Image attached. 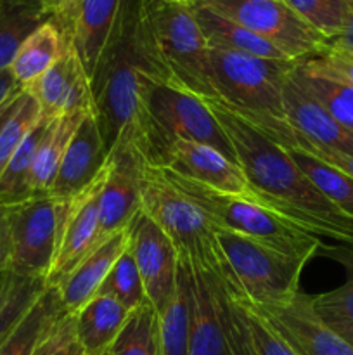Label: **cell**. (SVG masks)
<instances>
[{"instance_id": "cell-1", "label": "cell", "mask_w": 353, "mask_h": 355, "mask_svg": "<svg viewBox=\"0 0 353 355\" xmlns=\"http://www.w3.org/2000/svg\"><path fill=\"white\" fill-rule=\"evenodd\" d=\"M227 134L235 162L253 187V200L320 239L353 250V214L311 184L289 153L242 120L220 99H203Z\"/></svg>"}, {"instance_id": "cell-2", "label": "cell", "mask_w": 353, "mask_h": 355, "mask_svg": "<svg viewBox=\"0 0 353 355\" xmlns=\"http://www.w3.org/2000/svg\"><path fill=\"white\" fill-rule=\"evenodd\" d=\"M96 118L107 155L121 135H134L147 116L149 92L170 83L142 10V0H123L113 35L92 76Z\"/></svg>"}, {"instance_id": "cell-3", "label": "cell", "mask_w": 353, "mask_h": 355, "mask_svg": "<svg viewBox=\"0 0 353 355\" xmlns=\"http://www.w3.org/2000/svg\"><path fill=\"white\" fill-rule=\"evenodd\" d=\"M298 61L266 59L210 49L211 82L218 99L265 137L289 148L293 125L284 107V87Z\"/></svg>"}, {"instance_id": "cell-4", "label": "cell", "mask_w": 353, "mask_h": 355, "mask_svg": "<svg viewBox=\"0 0 353 355\" xmlns=\"http://www.w3.org/2000/svg\"><path fill=\"white\" fill-rule=\"evenodd\" d=\"M158 168L173 187L189 198L206 215L213 227L246 236L253 241L307 262H310L318 253H324L327 248L320 238L296 227L253 198L218 193L203 184L179 175L168 166Z\"/></svg>"}, {"instance_id": "cell-5", "label": "cell", "mask_w": 353, "mask_h": 355, "mask_svg": "<svg viewBox=\"0 0 353 355\" xmlns=\"http://www.w3.org/2000/svg\"><path fill=\"white\" fill-rule=\"evenodd\" d=\"M141 210L168 236L179 259L220 277L239 291L217 231L206 215L173 187L158 166L149 165L145 159L141 175Z\"/></svg>"}, {"instance_id": "cell-6", "label": "cell", "mask_w": 353, "mask_h": 355, "mask_svg": "<svg viewBox=\"0 0 353 355\" xmlns=\"http://www.w3.org/2000/svg\"><path fill=\"white\" fill-rule=\"evenodd\" d=\"M142 10L170 83L201 99H217L211 82L210 47L192 7L166 0H142Z\"/></svg>"}, {"instance_id": "cell-7", "label": "cell", "mask_w": 353, "mask_h": 355, "mask_svg": "<svg viewBox=\"0 0 353 355\" xmlns=\"http://www.w3.org/2000/svg\"><path fill=\"white\" fill-rule=\"evenodd\" d=\"M217 239L239 291L253 307H279L293 302L307 260L289 257L258 241L217 229Z\"/></svg>"}, {"instance_id": "cell-8", "label": "cell", "mask_w": 353, "mask_h": 355, "mask_svg": "<svg viewBox=\"0 0 353 355\" xmlns=\"http://www.w3.org/2000/svg\"><path fill=\"white\" fill-rule=\"evenodd\" d=\"M269 42L291 61L318 55L329 44L284 0H197Z\"/></svg>"}, {"instance_id": "cell-9", "label": "cell", "mask_w": 353, "mask_h": 355, "mask_svg": "<svg viewBox=\"0 0 353 355\" xmlns=\"http://www.w3.org/2000/svg\"><path fill=\"white\" fill-rule=\"evenodd\" d=\"M61 203L35 196L3 210L9 231V270L31 279H48L57 245Z\"/></svg>"}, {"instance_id": "cell-10", "label": "cell", "mask_w": 353, "mask_h": 355, "mask_svg": "<svg viewBox=\"0 0 353 355\" xmlns=\"http://www.w3.org/2000/svg\"><path fill=\"white\" fill-rule=\"evenodd\" d=\"M147 111L168 146L175 139L199 142L235 162L227 134L201 97L172 83H158L149 92Z\"/></svg>"}, {"instance_id": "cell-11", "label": "cell", "mask_w": 353, "mask_h": 355, "mask_svg": "<svg viewBox=\"0 0 353 355\" xmlns=\"http://www.w3.org/2000/svg\"><path fill=\"white\" fill-rule=\"evenodd\" d=\"M107 177V162L92 184L76 196L61 203L57 225L55 257L48 274L47 286H57L96 246L99 231L100 194Z\"/></svg>"}, {"instance_id": "cell-12", "label": "cell", "mask_w": 353, "mask_h": 355, "mask_svg": "<svg viewBox=\"0 0 353 355\" xmlns=\"http://www.w3.org/2000/svg\"><path fill=\"white\" fill-rule=\"evenodd\" d=\"M142 165L144 158L128 139H120L107 155V177L100 194L99 231L93 250L127 229L141 210Z\"/></svg>"}, {"instance_id": "cell-13", "label": "cell", "mask_w": 353, "mask_h": 355, "mask_svg": "<svg viewBox=\"0 0 353 355\" xmlns=\"http://www.w3.org/2000/svg\"><path fill=\"white\" fill-rule=\"evenodd\" d=\"M128 232V248L137 263L145 297L159 314L175 293L179 253L168 236L142 210L130 222Z\"/></svg>"}, {"instance_id": "cell-14", "label": "cell", "mask_w": 353, "mask_h": 355, "mask_svg": "<svg viewBox=\"0 0 353 355\" xmlns=\"http://www.w3.org/2000/svg\"><path fill=\"white\" fill-rule=\"evenodd\" d=\"M246 305L300 355H353V347L317 314L311 295L300 293L279 307Z\"/></svg>"}, {"instance_id": "cell-15", "label": "cell", "mask_w": 353, "mask_h": 355, "mask_svg": "<svg viewBox=\"0 0 353 355\" xmlns=\"http://www.w3.org/2000/svg\"><path fill=\"white\" fill-rule=\"evenodd\" d=\"M24 90L37 101L42 114L47 118L71 113L96 114L92 83L73 47Z\"/></svg>"}, {"instance_id": "cell-16", "label": "cell", "mask_w": 353, "mask_h": 355, "mask_svg": "<svg viewBox=\"0 0 353 355\" xmlns=\"http://www.w3.org/2000/svg\"><path fill=\"white\" fill-rule=\"evenodd\" d=\"M165 166L218 193L253 196V187L239 163L206 144L175 139L168 146Z\"/></svg>"}, {"instance_id": "cell-17", "label": "cell", "mask_w": 353, "mask_h": 355, "mask_svg": "<svg viewBox=\"0 0 353 355\" xmlns=\"http://www.w3.org/2000/svg\"><path fill=\"white\" fill-rule=\"evenodd\" d=\"M106 162L107 151L104 148L99 123L96 114L90 113L83 118L78 130L73 135L48 196L57 201L76 196L102 172Z\"/></svg>"}, {"instance_id": "cell-18", "label": "cell", "mask_w": 353, "mask_h": 355, "mask_svg": "<svg viewBox=\"0 0 353 355\" xmlns=\"http://www.w3.org/2000/svg\"><path fill=\"white\" fill-rule=\"evenodd\" d=\"M284 107L289 123L320 148L353 155V135L341 127L325 107L298 80L296 68L284 87Z\"/></svg>"}, {"instance_id": "cell-19", "label": "cell", "mask_w": 353, "mask_h": 355, "mask_svg": "<svg viewBox=\"0 0 353 355\" xmlns=\"http://www.w3.org/2000/svg\"><path fill=\"white\" fill-rule=\"evenodd\" d=\"M130 232L128 227L107 239L104 245L90 252L61 283L57 284L59 297L66 314H76L87 302L99 293L104 279L111 272L116 260L128 248Z\"/></svg>"}, {"instance_id": "cell-20", "label": "cell", "mask_w": 353, "mask_h": 355, "mask_svg": "<svg viewBox=\"0 0 353 355\" xmlns=\"http://www.w3.org/2000/svg\"><path fill=\"white\" fill-rule=\"evenodd\" d=\"M121 6L123 0H80L73 49L78 54L90 80L113 35Z\"/></svg>"}, {"instance_id": "cell-21", "label": "cell", "mask_w": 353, "mask_h": 355, "mask_svg": "<svg viewBox=\"0 0 353 355\" xmlns=\"http://www.w3.org/2000/svg\"><path fill=\"white\" fill-rule=\"evenodd\" d=\"M190 335L189 355H230L218 319L211 286L201 269L189 263Z\"/></svg>"}, {"instance_id": "cell-22", "label": "cell", "mask_w": 353, "mask_h": 355, "mask_svg": "<svg viewBox=\"0 0 353 355\" xmlns=\"http://www.w3.org/2000/svg\"><path fill=\"white\" fill-rule=\"evenodd\" d=\"M90 113H71L51 118L35 149L33 165L30 175V194L48 196L57 175L64 153L71 142L73 135L78 130L83 118Z\"/></svg>"}, {"instance_id": "cell-23", "label": "cell", "mask_w": 353, "mask_h": 355, "mask_svg": "<svg viewBox=\"0 0 353 355\" xmlns=\"http://www.w3.org/2000/svg\"><path fill=\"white\" fill-rule=\"evenodd\" d=\"M75 315L76 336L85 355H104L130 318V311L107 295H96Z\"/></svg>"}, {"instance_id": "cell-24", "label": "cell", "mask_w": 353, "mask_h": 355, "mask_svg": "<svg viewBox=\"0 0 353 355\" xmlns=\"http://www.w3.org/2000/svg\"><path fill=\"white\" fill-rule=\"evenodd\" d=\"M190 7H192L194 16L199 23L201 31H203L210 49H221V51H232L239 52V54L256 55V58L287 59L282 52L277 51L266 40L251 33L235 21L221 16L217 10L210 9L204 3L196 2Z\"/></svg>"}, {"instance_id": "cell-25", "label": "cell", "mask_w": 353, "mask_h": 355, "mask_svg": "<svg viewBox=\"0 0 353 355\" xmlns=\"http://www.w3.org/2000/svg\"><path fill=\"white\" fill-rule=\"evenodd\" d=\"M71 45L62 37L61 30L52 21H45L21 44L9 69L21 89L35 82L55 64Z\"/></svg>"}, {"instance_id": "cell-26", "label": "cell", "mask_w": 353, "mask_h": 355, "mask_svg": "<svg viewBox=\"0 0 353 355\" xmlns=\"http://www.w3.org/2000/svg\"><path fill=\"white\" fill-rule=\"evenodd\" d=\"M158 315L161 355H189L190 277L185 260L179 259L175 293L165 311Z\"/></svg>"}, {"instance_id": "cell-27", "label": "cell", "mask_w": 353, "mask_h": 355, "mask_svg": "<svg viewBox=\"0 0 353 355\" xmlns=\"http://www.w3.org/2000/svg\"><path fill=\"white\" fill-rule=\"evenodd\" d=\"M64 314L57 288L47 286L0 347V355H33L45 333Z\"/></svg>"}, {"instance_id": "cell-28", "label": "cell", "mask_w": 353, "mask_h": 355, "mask_svg": "<svg viewBox=\"0 0 353 355\" xmlns=\"http://www.w3.org/2000/svg\"><path fill=\"white\" fill-rule=\"evenodd\" d=\"M48 19L40 0H0V71L9 69L21 44Z\"/></svg>"}, {"instance_id": "cell-29", "label": "cell", "mask_w": 353, "mask_h": 355, "mask_svg": "<svg viewBox=\"0 0 353 355\" xmlns=\"http://www.w3.org/2000/svg\"><path fill=\"white\" fill-rule=\"evenodd\" d=\"M47 288L45 279L17 276L9 269L0 274V347Z\"/></svg>"}, {"instance_id": "cell-30", "label": "cell", "mask_w": 353, "mask_h": 355, "mask_svg": "<svg viewBox=\"0 0 353 355\" xmlns=\"http://www.w3.org/2000/svg\"><path fill=\"white\" fill-rule=\"evenodd\" d=\"M51 118L42 116L40 121L35 125L19 146L10 162L7 163L6 170L0 175V210L14 207L17 203L30 200V175L31 165H33L35 149H37L38 141L44 134Z\"/></svg>"}, {"instance_id": "cell-31", "label": "cell", "mask_w": 353, "mask_h": 355, "mask_svg": "<svg viewBox=\"0 0 353 355\" xmlns=\"http://www.w3.org/2000/svg\"><path fill=\"white\" fill-rule=\"evenodd\" d=\"M109 355H161L159 349V315L151 304L130 312L118 338L107 350Z\"/></svg>"}, {"instance_id": "cell-32", "label": "cell", "mask_w": 353, "mask_h": 355, "mask_svg": "<svg viewBox=\"0 0 353 355\" xmlns=\"http://www.w3.org/2000/svg\"><path fill=\"white\" fill-rule=\"evenodd\" d=\"M305 23L325 40L338 38L353 16L352 0H284Z\"/></svg>"}, {"instance_id": "cell-33", "label": "cell", "mask_w": 353, "mask_h": 355, "mask_svg": "<svg viewBox=\"0 0 353 355\" xmlns=\"http://www.w3.org/2000/svg\"><path fill=\"white\" fill-rule=\"evenodd\" d=\"M301 172L332 203L353 214V179L341 170L301 151H287Z\"/></svg>"}, {"instance_id": "cell-34", "label": "cell", "mask_w": 353, "mask_h": 355, "mask_svg": "<svg viewBox=\"0 0 353 355\" xmlns=\"http://www.w3.org/2000/svg\"><path fill=\"white\" fill-rule=\"evenodd\" d=\"M346 269V281L336 290L322 295H311V304L324 321H353V250L338 246L324 250Z\"/></svg>"}, {"instance_id": "cell-35", "label": "cell", "mask_w": 353, "mask_h": 355, "mask_svg": "<svg viewBox=\"0 0 353 355\" xmlns=\"http://www.w3.org/2000/svg\"><path fill=\"white\" fill-rule=\"evenodd\" d=\"M97 295H107V297L114 298L130 312L147 304L149 300L145 297L142 277L138 274L137 263H135L130 248L125 250L123 255L116 260Z\"/></svg>"}, {"instance_id": "cell-36", "label": "cell", "mask_w": 353, "mask_h": 355, "mask_svg": "<svg viewBox=\"0 0 353 355\" xmlns=\"http://www.w3.org/2000/svg\"><path fill=\"white\" fill-rule=\"evenodd\" d=\"M296 76L305 89L325 107L329 114L353 135V89L320 76L305 75L296 64Z\"/></svg>"}, {"instance_id": "cell-37", "label": "cell", "mask_w": 353, "mask_h": 355, "mask_svg": "<svg viewBox=\"0 0 353 355\" xmlns=\"http://www.w3.org/2000/svg\"><path fill=\"white\" fill-rule=\"evenodd\" d=\"M42 116L44 114H42L38 103L24 90L19 106L16 107L12 116L7 120V123L0 130V175L6 170L7 163L10 162L14 153L19 149L26 135L40 121Z\"/></svg>"}, {"instance_id": "cell-38", "label": "cell", "mask_w": 353, "mask_h": 355, "mask_svg": "<svg viewBox=\"0 0 353 355\" xmlns=\"http://www.w3.org/2000/svg\"><path fill=\"white\" fill-rule=\"evenodd\" d=\"M298 68L305 75L320 76L353 89V54L332 42H329L318 55L298 61Z\"/></svg>"}, {"instance_id": "cell-39", "label": "cell", "mask_w": 353, "mask_h": 355, "mask_svg": "<svg viewBox=\"0 0 353 355\" xmlns=\"http://www.w3.org/2000/svg\"><path fill=\"white\" fill-rule=\"evenodd\" d=\"M33 355H85L76 336L75 315H61L45 333Z\"/></svg>"}, {"instance_id": "cell-40", "label": "cell", "mask_w": 353, "mask_h": 355, "mask_svg": "<svg viewBox=\"0 0 353 355\" xmlns=\"http://www.w3.org/2000/svg\"><path fill=\"white\" fill-rule=\"evenodd\" d=\"M286 151L307 153V155L314 156V158L320 159V162L341 170L343 173H346V175L353 179V155H348V153H343V151H336V149L320 148V146L308 141V139L305 137V135H301L294 127H293V141H291L289 148H287Z\"/></svg>"}, {"instance_id": "cell-41", "label": "cell", "mask_w": 353, "mask_h": 355, "mask_svg": "<svg viewBox=\"0 0 353 355\" xmlns=\"http://www.w3.org/2000/svg\"><path fill=\"white\" fill-rule=\"evenodd\" d=\"M48 19L61 30L62 37L73 47L76 16H78L80 0H40Z\"/></svg>"}, {"instance_id": "cell-42", "label": "cell", "mask_w": 353, "mask_h": 355, "mask_svg": "<svg viewBox=\"0 0 353 355\" xmlns=\"http://www.w3.org/2000/svg\"><path fill=\"white\" fill-rule=\"evenodd\" d=\"M9 231H7L6 214H3V210H0V274L9 269Z\"/></svg>"}, {"instance_id": "cell-43", "label": "cell", "mask_w": 353, "mask_h": 355, "mask_svg": "<svg viewBox=\"0 0 353 355\" xmlns=\"http://www.w3.org/2000/svg\"><path fill=\"white\" fill-rule=\"evenodd\" d=\"M17 90H21V87L16 83L10 69H3V71H0V106H2L10 96H14Z\"/></svg>"}, {"instance_id": "cell-44", "label": "cell", "mask_w": 353, "mask_h": 355, "mask_svg": "<svg viewBox=\"0 0 353 355\" xmlns=\"http://www.w3.org/2000/svg\"><path fill=\"white\" fill-rule=\"evenodd\" d=\"M23 94H24L23 89L17 90V92L14 94V96H10L9 99H7L6 103H3L2 106H0V130H2L3 125L7 123V120H9V118L12 116V113H14V111H16V107L19 106L21 99H23Z\"/></svg>"}, {"instance_id": "cell-45", "label": "cell", "mask_w": 353, "mask_h": 355, "mask_svg": "<svg viewBox=\"0 0 353 355\" xmlns=\"http://www.w3.org/2000/svg\"><path fill=\"white\" fill-rule=\"evenodd\" d=\"M339 336L353 347V321H325Z\"/></svg>"}, {"instance_id": "cell-46", "label": "cell", "mask_w": 353, "mask_h": 355, "mask_svg": "<svg viewBox=\"0 0 353 355\" xmlns=\"http://www.w3.org/2000/svg\"><path fill=\"white\" fill-rule=\"evenodd\" d=\"M331 42L332 44L339 45V47L346 49V51H350L353 54V16H352V21H350V24L346 26V30L343 31L338 38H334V40Z\"/></svg>"}, {"instance_id": "cell-47", "label": "cell", "mask_w": 353, "mask_h": 355, "mask_svg": "<svg viewBox=\"0 0 353 355\" xmlns=\"http://www.w3.org/2000/svg\"><path fill=\"white\" fill-rule=\"evenodd\" d=\"M166 2H176V3H185V6H192L197 0H166Z\"/></svg>"}, {"instance_id": "cell-48", "label": "cell", "mask_w": 353, "mask_h": 355, "mask_svg": "<svg viewBox=\"0 0 353 355\" xmlns=\"http://www.w3.org/2000/svg\"><path fill=\"white\" fill-rule=\"evenodd\" d=\"M104 355H109V354H104Z\"/></svg>"}, {"instance_id": "cell-49", "label": "cell", "mask_w": 353, "mask_h": 355, "mask_svg": "<svg viewBox=\"0 0 353 355\" xmlns=\"http://www.w3.org/2000/svg\"><path fill=\"white\" fill-rule=\"evenodd\" d=\"M352 2H353V0H352Z\"/></svg>"}]
</instances>
